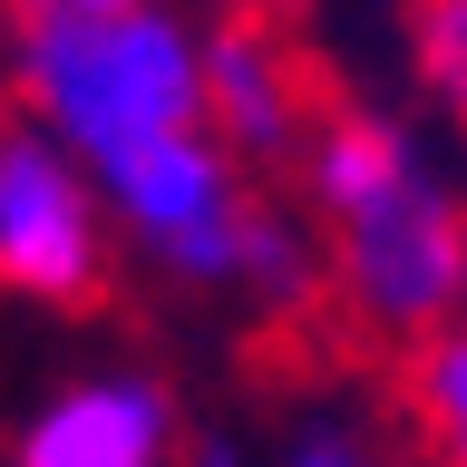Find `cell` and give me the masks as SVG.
Listing matches in <instances>:
<instances>
[{"instance_id": "6", "label": "cell", "mask_w": 467, "mask_h": 467, "mask_svg": "<svg viewBox=\"0 0 467 467\" xmlns=\"http://www.w3.org/2000/svg\"><path fill=\"white\" fill-rule=\"evenodd\" d=\"M175 409L156 379H78L20 429V467H166Z\"/></svg>"}, {"instance_id": "1", "label": "cell", "mask_w": 467, "mask_h": 467, "mask_svg": "<svg viewBox=\"0 0 467 467\" xmlns=\"http://www.w3.org/2000/svg\"><path fill=\"white\" fill-rule=\"evenodd\" d=\"M302 195L331 224L321 283H331L350 331H370L389 350L458 331V283H467L458 204L389 117L321 108V127L302 137Z\"/></svg>"}, {"instance_id": "7", "label": "cell", "mask_w": 467, "mask_h": 467, "mask_svg": "<svg viewBox=\"0 0 467 467\" xmlns=\"http://www.w3.org/2000/svg\"><path fill=\"white\" fill-rule=\"evenodd\" d=\"M400 389L419 400V419H429L438 448H458V429H467V341H458V331L409 341L400 350Z\"/></svg>"}, {"instance_id": "10", "label": "cell", "mask_w": 467, "mask_h": 467, "mask_svg": "<svg viewBox=\"0 0 467 467\" xmlns=\"http://www.w3.org/2000/svg\"><path fill=\"white\" fill-rule=\"evenodd\" d=\"M29 10H78V20H108V10H137V0H29Z\"/></svg>"}, {"instance_id": "12", "label": "cell", "mask_w": 467, "mask_h": 467, "mask_svg": "<svg viewBox=\"0 0 467 467\" xmlns=\"http://www.w3.org/2000/svg\"><path fill=\"white\" fill-rule=\"evenodd\" d=\"M254 10H292V0H254Z\"/></svg>"}, {"instance_id": "4", "label": "cell", "mask_w": 467, "mask_h": 467, "mask_svg": "<svg viewBox=\"0 0 467 467\" xmlns=\"http://www.w3.org/2000/svg\"><path fill=\"white\" fill-rule=\"evenodd\" d=\"M195 108L224 156L234 146L244 156H302V137L321 127L331 98L312 88L302 49L263 10H234V20H214V39H195Z\"/></svg>"}, {"instance_id": "9", "label": "cell", "mask_w": 467, "mask_h": 467, "mask_svg": "<svg viewBox=\"0 0 467 467\" xmlns=\"http://www.w3.org/2000/svg\"><path fill=\"white\" fill-rule=\"evenodd\" d=\"M283 467H389V458H379V448H370L360 429H302Z\"/></svg>"}, {"instance_id": "11", "label": "cell", "mask_w": 467, "mask_h": 467, "mask_svg": "<svg viewBox=\"0 0 467 467\" xmlns=\"http://www.w3.org/2000/svg\"><path fill=\"white\" fill-rule=\"evenodd\" d=\"M195 467H244V458H234L224 438H204V448H195Z\"/></svg>"}, {"instance_id": "8", "label": "cell", "mask_w": 467, "mask_h": 467, "mask_svg": "<svg viewBox=\"0 0 467 467\" xmlns=\"http://www.w3.org/2000/svg\"><path fill=\"white\" fill-rule=\"evenodd\" d=\"M419 78L438 98L467 88V0H419Z\"/></svg>"}, {"instance_id": "3", "label": "cell", "mask_w": 467, "mask_h": 467, "mask_svg": "<svg viewBox=\"0 0 467 467\" xmlns=\"http://www.w3.org/2000/svg\"><path fill=\"white\" fill-rule=\"evenodd\" d=\"M117 224L137 234L146 254L185 273V283H234V224H244V175L214 137H156V146H127L117 166H98Z\"/></svg>"}, {"instance_id": "2", "label": "cell", "mask_w": 467, "mask_h": 467, "mask_svg": "<svg viewBox=\"0 0 467 467\" xmlns=\"http://www.w3.org/2000/svg\"><path fill=\"white\" fill-rule=\"evenodd\" d=\"M20 98L39 117V137L68 166H117L127 146L195 137V29L166 20L156 0L78 20V10H20Z\"/></svg>"}, {"instance_id": "5", "label": "cell", "mask_w": 467, "mask_h": 467, "mask_svg": "<svg viewBox=\"0 0 467 467\" xmlns=\"http://www.w3.org/2000/svg\"><path fill=\"white\" fill-rule=\"evenodd\" d=\"M0 283L29 302H78L98 283V204L39 127L0 137Z\"/></svg>"}]
</instances>
